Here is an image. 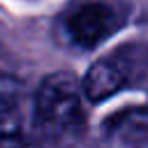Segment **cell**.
<instances>
[{
  "instance_id": "cell-1",
  "label": "cell",
  "mask_w": 148,
  "mask_h": 148,
  "mask_svg": "<svg viewBox=\"0 0 148 148\" xmlns=\"http://www.w3.org/2000/svg\"><path fill=\"white\" fill-rule=\"evenodd\" d=\"M81 81L72 72L44 76L35 95V118L49 130H65L81 120Z\"/></svg>"
},
{
  "instance_id": "cell-2",
  "label": "cell",
  "mask_w": 148,
  "mask_h": 148,
  "mask_svg": "<svg viewBox=\"0 0 148 148\" xmlns=\"http://www.w3.org/2000/svg\"><path fill=\"white\" fill-rule=\"evenodd\" d=\"M116 18L118 16L111 9V5L99 2V0H90V2L74 7L67 14L65 28L76 46L92 49L116 30Z\"/></svg>"
},
{
  "instance_id": "cell-3",
  "label": "cell",
  "mask_w": 148,
  "mask_h": 148,
  "mask_svg": "<svg viewBox=\"0 0 148 148\" xmlns=\"http://www.w3.org/2000/svg\"><path fill=\"white\" fill-rule=\"evenodd\" d=\"M125 86V69L120 67L118 60L102 58L88 67V72L81 79V92L90 102H102L118 92Z\"/></svg>"
},
{
  "instance_id": "cell-4",
  "label": "cell",
  "mask_w": 148,
  "mask_h": 148,
  "mask_svg": "<svg viewBox=\"0 0 148 148\" xmlns=\"http://www.w3.org/2000/svg\"><path fill=\"white\" fill-rule=\"evenodd\" d=\"M23 123H21V111L14 104L12 97H0V146L16 143L21 139Z\"/></svg>"
},
{
  "instance_id": "cell-5",
  "label": "cell",
  "mask_w": 148,
  "mask_h": 148,
  "mask_svg": "<svg viewBox=\"0 0 148 148\" xmlns=\"http://www.w3.org/2000/svg\"><path fill=\"white\" fill-rule=\"evenodd\" d=\"M21 88V81L7 72H0V97H12Z\"/></svg>"
}]
</instances>
